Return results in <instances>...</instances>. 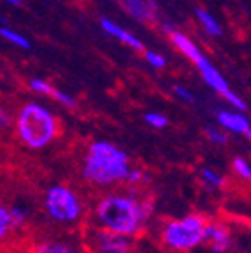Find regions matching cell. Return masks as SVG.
Wrapping results in <instances>:
<instances>
[{"mask_svg": "<svg viewBox=\"0 0 251 253\" xmlns=\"http://www.w3.org/2000/svg\"><path fill=\"white\" fill-rule=\"evenodd\" d=\"M122 2L126 12L137 21H144V23L157 21L158 7L155 0H122Z\"/></svg>", "mask_w": 251, "mask_h": 253, "instance_id": "cell-11", "label": "cell"}, {"mask_svg": "<svg viewBox=\"0 0 251 253\" xmlns=\"http://www.w3.org/2000/svg\"><path fill=\"white\" fill-rule=\"evenodd\" d=\"M206 135H208V139L212 142V144H218V146H223V144H227L228 139H230V134H228L227 130H223L220 125L218 126H206Z\"/></svg>", "mask_w": 251, "mask_h": 253, "instance_id": "cell-20", "label": "cell"}, {"mask_svg": "<svg viewBox=\"0 0 251 253\" xmlns=\"http://www.w3.org/2000/svg\"><path fill=\"white\" fill-rule=\"evenodd\" d=\"M0 37L7 41L9 44H12V46L20 47V49H30V41H28L21 32H16V30H12V28L2 25V27H0Z\"/></svg>", "mask_w": 251, "mask_h": 253, "instance_id": "cell-17", "label": "cell"}, {"mask_svg": "<svg viewBox=\"0 0 251 253\" xmlns=\"http://www.w3.org/2000/svg\"><path fill=\"white\" fill-rule=\"evenodd\" d=\"M100 28L106 32L107 36L118 39L120 42L125 44V46L132 47V49H135V51H144V44L141 42L139 37H135L132 32L120 27L118 23H114V21L109 20V18H102V20H100Z\"/></svg>", "mask_w": 251, "mask_h": 253, "instance_id": "cell-10", "label": "cell"}, {"mask_svg": "<svg viewBox=\"0 0 251 253\" xmlns=\"http://www.w3.org/2000/svg\"><path fill=\"white\" fill-rule=\"evenodd\" d=\"M193 65H195L197 71L200 72V76H202V79L206 81V84H208L209 88H212L223 100H227V102L230 104V107L239 109V111H246V102L241 99L239 95L232 91L230 84H228V81L223 78V74H221V72L216 69V65H212L204 55L200 56Z\"/></svg>", "mask_w": 251, "mask_h": 253, "instance_id": "cell-7", "label": "cell"}, {"mask_svg": "<svg viewBox=\"0 0 251 253\" xmlns=\"http://www.w3.org/2000/svg\"><path fill=\"white\" fill-rule=\"evenodd\" d=\"M12 125V115L7 111V107H4L0 104V132L7 130Z\"/></svg>", "mask_w": 251, "mask_h": 253, "instance_id": "cell-27", "label": "cell"}, {"mask_svg": "<svg viewBox=\"0 0 251 253\" xmlns=\"http://www.w3.org/2000/svg\"><path fill=\"white\" fill-rule=\"evenodd\" d=\"M216 120H218V125L227 130L228 134H236V135H244V137H250L251 135V123L250 118L244 115V111L239 109H221L216 113Z\"/></svg>", "mask_w": 251, "mask_h": 253, "instance_id": "cell-9", "label": "cell"}, {"mask_svg": "<svg viewBox=\"0 0 251 253\" xmlns=\"http://www.w3.org/2000/svg\"><path fill=\"white\" fill-rule=\"evenodd\" d=\"M132 162L130 157L109 141H93L84 151L81 162V176L88 185L97 188H111L126 181Z\"/></svg>", "mask_w": 251, "mask_h": 253, "instance_id": "cell-2", "label": "cell"}, {"mask_svg": "<svg viewBox=\"0 0 251 253\" xmlns=\"http://www.w3.org/2000/svg\"><path fill=\"white\" fill-rule=\"evenodd\" d=\"M9 210H11V214H12V220H14L16 229H18V230L23 229V227L28 223V220H30V210H28L27 206H23V204L9 206Z\"/></svg>", "mask_w": 251, "mask_h": 253, "instance_id": "cell-19", "label": "cell"}, {"mask_svg": "<svg viewBox=\"0 0 251 253\" xmlns=\"http://www.w3.org/2000/svg\"><path fill=\"white\" fill-rule=\"evenodd\" d=\"M2 2H5V4H9V5H20L21 4V0H2Z\"/></svg>", "mask_w": 251, "mask_h": 253, "instance_id": "cell-29", "label": "cell"}, {"mask_svg": "<svg viewBox=\"0 0 251 253\" xmlns=\"http://www.w3.org/2000/svg\"><path fill=\"white\" fill-rule=\"evenodd\" d=\"M146 179H148V176H146L144 170L139 169V167H132L128 176H126L125 183H128V185H132V186H137V185H141V183H144Z\"/></svg>", "mask_w": 251, "mask_h": 253, "instance_id": "cell-25", "label": "cell"}, {"mask_svg": "<svg viewBox=\"0 0 251 253\" xmlns=\"http://www.w3.org/2000/svg\"><path fill=\"white\" fill-rule=\"evenodd\" d=\"M28 88H30L34 93L46 95V97H51L53 90H55V86H53L51 83H47L46 79H41V78H32L30 81H28Z\"/></svg>", "mask_w": 251, "mask_h": 253, "instance_id": "cell-21", "label": "cell"}, {"mask_svg": "<svg viewBox=\"0 0 251 253\" xmlns=\"http://www.w3.org/2000/svg\"><path fill=\"white\" fill-rule=\"evenodd\" d=\"M204 245H208V248L211 250L212 253L230 252V248L234 246V234H232V229L225 221L208 220Z\"/></svg>", "mask_w": 251, "mask_h": 253, "instance_id": "cell-8", "label": "cell"}, {"mask_svg": "<svg viewBox=\"0 0 251 253\" xmlns=\"http://www.w3.org/2000/svg\"><path fill=\"white\" fill-rule=\"evenodd\" d=\"M195 16H197V20H199L200 27L204 28V32L208 34V36L220 37L221 34H223V28H221L220 21L216 20L209 11H206V9H197Z\"/></svg>", "mask_w": 251, "mask_h": 253, "instance_id": "cell-14", "label": "cell"}, {"mask_svg": "<svg viewBox=\"0 0 251 253\" xmlns=\"http://www.w3.org/2000/svg\"><path fill=\"white\" fill-rule=\"evenodd\" d=\"M151 213V204L133 192H109L95 204L93 221L97 227L135 237L146 229Z\"/></svg>", "mask_w": 251, "mask_h": 253, "instance_id": "cell-1", "label": "cell"}, {"mask_svg": "<svg viewBox=\"0 0 251 253\" xmlns=\"http://www.w3.org/2000/svg\"><path fill=\"white\" fill-rule=\"evenodd\" d=\"M208 218L199 213H188L181 218H170L162 225V245L174 253H190L204 245Z\"/></svg>", "mask_w": 251, "mask_h": 253, "instance_id": "cell-4", "label": "cell"}, {"mask_svg": "<svg viewBox=\"0 0 251 253\" xmlns=\"http://www.w3.org/2000/svg\"><path fill=\"white\" fill-rule=\"evenodd\" d=\"M230 167H232V172H234V176H236L237 179L246 181V183L251 179V166L244 157H234Z\"/></svg>", "mask_w": 251, "mask_h": 253, "instance_id": "cell-18", "label": "cell"}, {"mask_svg": "<svg viewBox=\"0 0 251 253\" xmlns=\"http://www.w3.org/2000/svg\"><path fill=\"white\" fill-rule=\"evenodd\" d=\"M84 243L90 253H133V237L97 225L86 230Z\"/></svg>", "mask_w": 251, "mask_h": 253, "instance_id": "cell-6", "label": "cell"}, {"mask_svg": "<svg viewBox=\"0 0 251 253\" xmlns=\"http://www.w3.org/2000/svg\"><path fill=\"white\" fill-rule=\"evenodd\" d=\"M144 122L146 125H149L155 130H162V128H165V126L169 125V118L165 115H162V113H146Z\"/></svg>", "mask_w": 251, "mask_h": 253, "instance_id": "cell-22", "label": "cell"}, {"mask_svg": "<svg viewBox=\"0 0 251 253\" xmlns=\"http://www.w3.org/2000/svg\"><path fill=\"white\" fill-rule=\"evenodd\" d=\"M162 30H164L165 34H170L172 30H176V27H174L172 23H164V25H162Z\"/></svg>", "mask_w": 251, "mask_h": 253, "instance_id": "cell-28", "label": "cell"}, {"mask_svg": "<svg viewBox=\"0 0 251 253\" xmlns=\"http://www.w3.org/2000/svg\"><path fill=\"white\" fill-rule=\"evenodd\" d=\"M174 95H176L179 100H183V102H186V104L195 102V95H193L186 86H181V84H176V86H174Z\"/></svg>", "mask_w": 251, "mask_h": 253, "instance_id": "cell-26", "label": "cell"}, {"mask_svg": "<svg viewBox=\"0 0 251 253\" xmlns=\"http://www.w3.org/2000/svg\"><path fill=\"white\" fill-rule=\"evenodd\" d=\"M16 230L18 229H16V225H14V220H12L9 206L0 204V243L7 241Z\"/></svg>", "mask_w": 251, "mask_h": 253, "instance_id": "cell-16", "label": "cell"}, {"mask_svg": "<svg viewBox=\"0 0 251 253\" xmlns=\"http://www.w3.org/2000/svg\"><path fill=\"white\" fill-rule=\"evenodd\" d=\"M12 126L18 141L25 148L41 151L56 141L60 122L49 107L39 102H27L12 116Z\"/></svg>", "mask_w": 251, "mask_h": 253, "instance_id": "cell-3", "label": "cell"}, {"mask_svg": "<svg viewBox=\"0 0 251 253\" xmlns=\"http://www.w3.org/2000/svg\"><path fill=\"white\" fill-rule=\"evenodd\" d=\"M169 37H170V42H172V46L176 47L177 51L185 56V58H188L192 63H195L200 56L204 55V53L200 51V47L193 42L192 37L186 36L185 32H181V30H177V28H176V30L170 32Z\"/></svg>", "mask_w": 251, "mask_h": 253, "instance_id": "cell-12", "label": "cell"}, {"mask_svg": "<svg viewBox=\"0 0 251 253\" xmlns=\"http://www.w3.org/2000/svg\"><path fill=\"white\" fill-rule=\"evenodd\" d=\"M199 176L209 190H221L225 188V183H227L223 174L220 170L212 169V167H202L199 170Z\"/></svg>", "mask_w": 251, "mask_h": 253, "instance_id": "cell-15", "label": "cell"}, {"mask_svg": "<svg viewBox=\"0 0 251 253\" xmlns=\"http://www.w3.org/2000/svg\"><path fill=\"white\" fill-rule=\"evenodd\" d=\"M144 60L155 69H164L167 65V58L162 53L151 51V49H144Z\"/></svg>", "mask_w": 251, "mask_h": 253, "instance_id": "cell-23", "label": "cell"}, {"mask_svg": "<svg viewBox=\"0 0 251 253\" xmlns=\"http://www.w3.org/2000/svg\"><path fill=\"white\" fill-rule=\"evenodd\" d=\"M32 253H81L76 245L63 239H42L34 245Z\"/></svg>", "mask_w": 251, "mask_h": 253, "instance_id": "cell-13", "label": "cell"}, {"mask_svg": "<svg viewBox=\"0 0 251 253\" xmlns=\"http://www.w3.org/2000/svg\"><path fill=\"white\" fill-rule=\"evenodd\" d=\"M46 216L58 225H74L84 216L83 199L74 188L67 185H53L46 190L42 199Z\"/></svg>", "mask_w": 251, "mask_h": 253, "instance_id": "cell-5", "label": "cell"}, {"mask_svg": "<svg viewBox=\"0 0 251 253\" xmlns=\"http://www.w3.org/2000/svg\"><path fill=\"white\" fill-rule=\"evenodd\" d=\"M49 99L56 100V102L62 104V106H65V107H74L76 106L74 97H72L71 93H67V91L58 90V88H55V90H53V93H51V97H49Z\"/></svg>", "mask_w": 251, "mask_h": 253, "instance_id": "cell-24", "label": "cell"}]
</instances>
